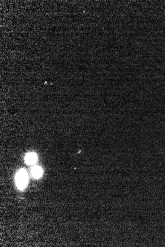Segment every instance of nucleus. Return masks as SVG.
<instances>
[{"instance_id": "f257e3e1", "label": "nucleus", "mask_w": 165, "mask_h": 247, "mask_svg": "<svg viewBox=\"0 0 165 247\" xmlns=\"http://www.w3.org/2000/svg\"><path fill=\"white\" fill-rule=\"evenodd\" d=\"M28 183V176L25 171L21 170L17 173L16 176V183L17 187L23 190L26 186Z\"/></svg>"}, {"instance_id": "f03ea898", "label": "nucleus", "mask_w": 165, "mask_h": 247, "mask_svg": "<svg viewBox=\"0 0 165 247\" xmlns=\"http://www.w3.org/2000/svg\"><path fill=\"white\" fill-rule=\"evenodd\" d=\"M37 156L34 153H30L27 154L25 157V161L28 165H32L36 163L37 161Z\"/></svg>"}, {"instance_id": "7ed1b4c3", "label": "nucleus", "mask_w": 165, "mask_h": 247, "mask_svg": "<svg viewBox=\"0 0 165 247\" xmlns=\"http://www.w3.org/2000/svg\"><path fill=\"white\" fill-rule=\"evenodd\" d=\"M31 173L34 177L39 178L42 175V169L40 167H34L32 169Z\"/></svg>"}]
</instances>
